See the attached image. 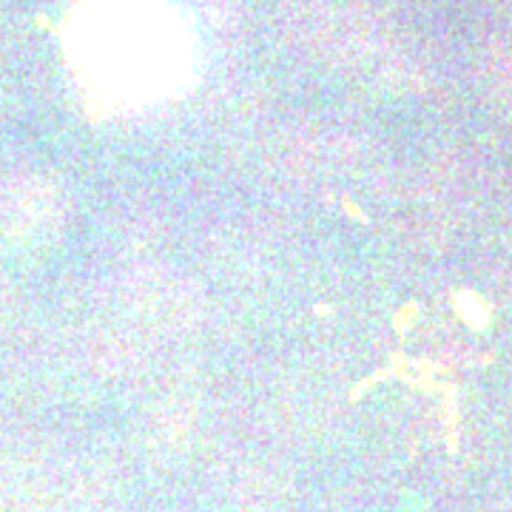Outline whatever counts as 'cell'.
Returning a JSON list of instances; mask_svg holds the SVG:
<instances>
[{"label": "cell", "mask_w": 512, "mask_h": 512, "mask_svg": "<svg viewBox=\"0 0 512 512\" xmlns=\"http://www.w3.org/2000/svg\"><path fill=\"white\" fill-rule=\"evenodd\" d=\"M80 63L100 86L109 92L148 94L151 89H168L171 74L151 66L143 57L171 63V20L151 15L140 3L106 0L100 9L77 26Z\"/></svg>", "instance_id": "1"}]
</instances>
